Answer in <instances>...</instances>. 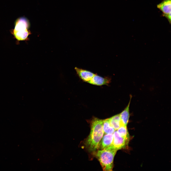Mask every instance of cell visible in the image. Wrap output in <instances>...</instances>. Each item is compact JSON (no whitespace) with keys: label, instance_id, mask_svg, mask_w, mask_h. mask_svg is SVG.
<instances>
[{"label":"cell","instance_id":"1","mask_svg":"<svg viewBox=\"0 0 171 171\" xmlns=\"http://www.w3.org/2000/svg\"><path fill=\"white\" fill-rule=\"evenodd\" d=\"M104 120L94 118L90 121V132L85 142L86 147L90 152L93 153L98 149L99 143L104 133Z\"/></svg>","mask_w":171,"mask_h":171},{"label":"cell","instance_id":"2","mask_svg":"<svg viewBox=\"0 0 171 171\" xmlns=\"http://www.w3.org/2000/svg\"><path fill=\"white\" fill-rule=\"evenodd\" d=\"M117 150L108 148L105 149L97 150L93 152L98 160L104 171H112L113 167L114 157Z\"/></svg>","mask_w":171,"mask_h":171},{"label":"cell","instance_id":"3","mask_svg":"<svg viewBox=\"0 0 171 171\" xmlns=\"http://www.w3.org/2000/svg\"><path fill=\"white\" fill-rule=\"evenodd\" d=\"M30 24L25 18L22 17L17 19L14 23V27L12 33L15 38L19 41L26 40L30 32L28 30Z\"/></svg>","mask_w":171,"mask_h":171},{"label":"cell","instance_id":"4","mask_svg":"<svg viewBox=\"0 0 171 171\" xmlns=\"http://www.w3.org/2000/svg\"><path fill=\"white\" fill-rule=\"evenodd\" d=\"M116 130L113 133V139L112 144L109 147L118 150L125 148L129 139L121 136Z\"/></svg>","mask_w":171,"mask_h":171},{"label":"cell","instance_id":"5","mask_svg":"<svg viewBox=\"0 0 171 171\" xmlns=\"http://www.w3.org/2000/svg\"><path fill=\"white\" fill-rule=\"evenodd\" d=\"M171 0H163L157 6L162 12V15L166 17L171 23Z\"/></svg>","mask_w":171,"mask_h":171},{"label":"cell","instance_id":"6","mask_svg":"<svg viewBox=\"0 0 171 171\" xmlns=\"http://www.w3.org/2000/svg\"><path fill=\"white\" fill-rule=\"evenodd\" d=\"M113 139V134H105L99 143L98 149H105L111 146L112 144Z\"/></svg>","mask_w":171,"mask_h":171},{"label":"cell","instance_id":"7","mask_svg":"<svg viewBox=\"0 0 171 171\" xmlns=\"http://www.w3.org/2000/svg\"><path fill=\"white\" fill-rule=\"evenodd\" d=\"M77 74L82 80L88 82L95 74L87 70L76 67L74 68Z\"/></svg>","mask_w":171,"mask_h":171},{"label":"cell","instance_id":"8","mask_svg":"<svg viewBox=\"0 0 171 171\" xmlns=\"http://www.w3.org/2000/svg\"><path fill=\"white\" fill-rule=\"evenodd\" d=\"M110 78L108 77H103L95 74L87 82L97 86L108 85L110 83Z\"/></svg>","mask_w":171,"mask_h":171},{"label":"cell","instance_id":"9","mask_svg":"<svg viewBox=\"0 0 171 171\" xmlns=\"http://www.w3.org/2000/svg\"><path fill=\"white\" fill-rule=\"evenodd\" d=\"M132 97H130L129 101L126 107L119 114L121 123L123 125L127 126L129 120V106Z\"/></svg>","mask_w":171,"mask_h":171},{"label":"cell","instance_id":"10","mask_svg":"<svg viewBox=\"0 0 171 171\" xmlns=\"http://www.w3.org/2000/svg\"><path fill=\"white\" fill-rule=\"evenodd\" d=\"M110 125L116 130L122 125L121 121L119 114L115 115L109 118Z\"/></svg>","mask_w":171,"mask_h":171},{"label":"cell","instance_id":"11","mask_svg":"<svg viewBox=\"0 0 171 171\" xmlns=\"http://www.w3.org/2000/svg\"><path fill=\"white\" fill-rule=\"evenodd\" d=\"M103 127L104 133L105 134H113L116 130L110 125L109 122V119L104 120Z\"/></svg>","mask_w":171,"mask_h":171},{"label":"cell","instance_id":"12","mask_svg":"<svg viewBox=\"0 0 171 171\" xmlns=\"http://www.w3.org/2000/svg\"><path fill=\"white\" fill-rule=\"evenodd\" d=\"M116 130L121 136L126 138L129 139V135L127 126L122 125Z\"/></svg>","mask_w":171,"mask_h":171}]
</instances>
